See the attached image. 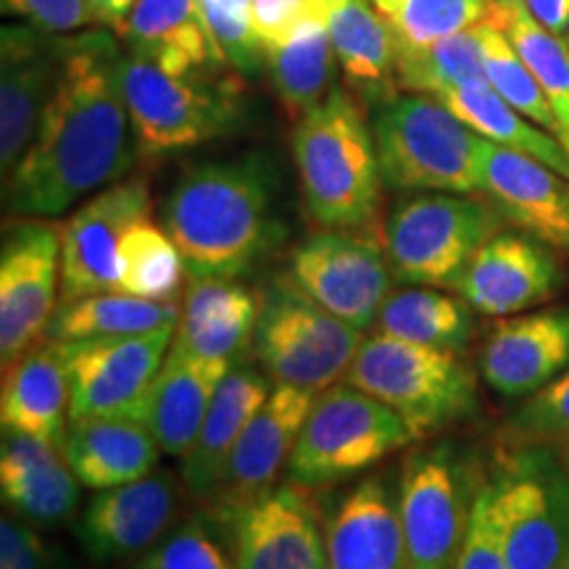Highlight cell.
<instances>
[{"label": "cell", "mask_w": 569, "mask_h": 569, "mask_svg": "<svg viewBox=\"0 0 569 569\" xmlns=\"http://www.w3.org/2000/svg\"><path fill=\"white\" fill-rule=\"evenodd\" d=\"M82 482L61 448L27 432L3 430L0 493L11 515L34 528H56L74 515Z\"/></svg>", "instance_id": "obj_25"}, {"label": "cell", "mask_w": 569, "mask_h": 569, "mask_svg": "<svg viewBox=\"0 0 569 569\" xmlns=\"http://www.w3.org/2000/svg\"><path fill=\"white\" fill-rule=\"evenodd\" d=\"M453 569H509L490 511V480H482L475 496L469 528Z\"/></svg>", "instance_id": "obj_45"}, {"label": "cell", "mask_w": 569, "mask_h": 569, "mask_svg": "<svg viewBox=\"0 0 569 569\" xmlns=\"http://www.w3.org/2000/svg\"><path fill=\"white\" fill-rule=\"evenodd\" d=\"M507 34L519 59L536 74L559 119V140L569 153V48L559 34L538 24L522 0H493L488 21Z\"/></svg>", "instance_id": "obj_37"}, {"label": "cell", "mask_w": 569, "mask_h": 569, "mask_svg": "<svg viewBox=\"0 0 569 569\" xmlns=\"http://www.w3.org/2000/svg\"><path fill=\"white\" fill-rule=\"evenodd\" d=\"M346 380L375 396L425 440L478 409L475 375L457 351L382 336L361 340Z\"/></svg>", "instance_id": "obj_6"}, {"label": "cell", "mask_w": 569, "mask_h": 569, "mask_svg": "<svg viewBox=\"0 0 569 569\" xmlns=\"http://www.w3.org/2000/svg\"><path fill=\"white\" fill-rule=\"evenodd\" d=\"M117 34L132 53L169 71L224 69L230 63L206 27L198 0H138Z\"/></svg>", "instance_id": "obj_30"}, {"label": "cell", "mask_w": 569, "mask_h": 569, "mask_svg": "<svg viewBox=\"0 0 569 569\" xmlns=\"http://www.w3.org/2000/svg\"><path fill=\"white\" fill-rule=\"evenodd\" d=\"M365 332L311 301L290 274H274L261 290L253 361L274 386L325 393L346 380Z\"/></svg>", "instance_id": "obj_7"}, {"label": "cell", "mask_w": 569, "mask_h": 569, "mask_svg": "<svg viewBox=\"0 0 569 569\" xmlns=\"http://www.w3.org/2000/svg\"><path fill=\"white\" fill-rule=\"evenodd\" d=\"M184 274L188 267L167 227L156 224L153 217H146L127 230L119 290L148 301H177L180 290L188 284Z\"/></svg>", "instance_id": "obj_38"}, {"label": "cell", "mask_w": 569, "mask_h": 569, "mask_svg": "<svg viewBox=\"0 0 569 569\" xmlns=\"http://www.w3.org/2000/svg\"><path fill=\"white\" fill-rule=\"evenodd\" d=\"M61 232L40 217H19L3 227L0 248V361L9 367L46 340L59 309Z\"/></svg>", "instance_id": "obj_13"}, {"label": "cell", "mask_w": 569, "mask_h": 569, "mask_svg": "<svg viewBox=\"0 0 569 569\" xmlns=\"http://www.w3.org/2000/svg\"><path fill=\"white\" fill-rule=\"evenodd\" d=\"M501 230V211L461 193L403 198L390 211L382 246L398 280L457 288L472 256Z\"/></svg>", "instance_id": "obj_9"}, {"label": "cell", "mask_w": 569, "mask_h": 569, "mask_svg": "<svg viewBox=\"0 0 569 569\" xmlns=\"http://www.w3.org/2000/svg\"><path fill=\"white\" fill-rule=\"evenodd\" d=\"M482 478L453 446L411 451L398 475V509L409 569H453Z\"/></svg>", "instance_id": "obj_11"}, {"label": "cell", "mask_w": 569, "mask_h": 569, "mask_svg": "<svg viewBox=\"0 0 569 569\" xmlns=\"http://www.w3.org/2000/svg\"><path fill=\"white\" fill-rule=\"evenodd\" d=\"M482 193L501 217L569 253V177L528 153L480 140Z\"/></svg>", "instance_id": "obj_22"}, {"label": "cell", "mask_w": 569, "mask_h": 569, "mask_svg": "<svg viewBox=\"0 0 569 569\" xmlns=\"http://www.w3.org/2000/svg\"><path fill=\"white\" fill-rule=\"evenodd\" d=\"M151 213V184L134 174L109 184L59 222L61 303L122 288V240Z\"/></svg>", "instance_id": "obj_15"}, {"label": "cell", "mask_w": 569, "mask_h": 569, "mask_svg": "<svg viewBox=\"0 0 569 569\" xmlns=\"http://www.w3.org/2000/svg\"><path fill=\"white\" fill-rule=\"evenodd\" d=\"M317 396L315 390L293 386L272 388L267 401L246 425L206 515H227L280 486Z\"/></svg>", "instance_id": "obj_18"}, {"label": "cell", "mask_w": 569, "mask_h": 569, "mask_svg": "<svg viewBox=\"0 0 569 569\" xmlns=\"http://www.w3.org/2000/svg\"><path fill=\"white\" fill-rule=\"evenodd\" d=\"M63 457L82 488L109 490L151 475L163 453L138 415H109L74 419Z\"/></svg>", "instance_id": "obj_28"}, {"label": "cell", "mask_w": 569, "mask_h": 569, "mask_svg": "<svg viewBox=\"0 0 569 569\" xmlns=\"http://www.w3.org/2000/svg\"><path fill=\"white\" fill-rule=\"evenodd\" d=\"M303 3L306 0H253V30L264 46V53L303 9Z\"/></svg>", "instance_id": "obj_47"}, {"label": "cell", "mask_w": 569, "mask_h": 569, "mask_svg": "<svg viewBox=\"0 0 569 569\" xmlns=\"http://www.w3.org/2000/svg\"><path fill=\"white\" fill-rule=\"evenodd\" d=\"M290 146L311 222L322 230H367L380 211L382 172L375 132L351 92L332 88L296 119Z\"/></svg>", "instance_id": "obj_3"}, {"label": "cell", "mask_w": 569, "mask_h": 569, "mask_svg": "<svg viewBox=\"0 0 569 569\" xmlns=\"http://www.w3.org/2000/svg\"><path fill=\"white\" fill-rule=\"evenodd\" d=\"M509 569H557L569 553V478L553 446H519L490 480Z\"/></svg>", "instance_id": "obj_10"}, {"label": "cell", "mask_w": 569, "mask_h": 569, "mask_svg": "<svg viewBox=\"0 0 569 569\" xmlns=\"http://www.w3.org/2000/svg\"><path fill=\"white\" fill-rule=\"evenodd\" d=\"M90 9L98 13L103 27H113V32L124 24V19L130 17L138 0H88Z\"/></svg>", "instance_id": "obj_49"}, {"label": "cell", "mask_w": 569, "mask_h": 569, "mask_svg": "<svg viewBox=\"0 0 569 569\" xmlns=\"http://www.w3.org/2000/svg\"><path fill=\"white\" fill-rule=\"evenodd\" d=\"M511 448L557 446L569 438V369L528 396V401L503 422Z\"/></svg>", "instance_id": "obj_42"}, {"label": "cell", "mask_w": 569, "mask_h": 569, "mask_svg": "<svg viewBox=\"0 0 569 569\" xmlns=\"http://www.w3.org/2000/svg\"><path fill=\"white\" fill-rule=\"evenodd\" d=\"M559 284V261L546 243L498 232L472 256L457 290L480 315L515 317L557 296Z\"/></svg>", "instance_id": "obj_21"}, {"label": "cell", "mask_w": 569, "mask_h": 569, "mask_svg": "<svg viewBox=\"0 0 569 569\" xmlns=\"http://www.w3.org/2000/svg\"><path fill=\"white\" fill-rule=\"evenodd\" d=\"M163 227L180 248L188 277H246L284 240L277 177L269 159L203 161L174 182Z\"/></svg>", "instance_id": "obj_2"}, {"label": "cell", "mask_w": 569, "mask_h": 569, "mask_svg": "<svg viewBox=\"0 0 569 569\" xmlns=\"http://www.w3.org/2000/svg\"><path fill=\"white\" fill-rule=\"evenodd\" d=\"M11 511L0 519V569H80L67 549Z\"/></svg>", "instance_id": "obj_44"}, {"label": "cell", "mask_w": 569, "mask_h": 569, "mask_svg": "<svg viewBox=\"0 0 569 569\" xmlns=\"http://www.w3.org/2000/svg\"><path fill=\"white\" fill-rule=\"evenodd\" d=\"M174 327L167 325L142 336L61 343L71 388V422L84 417L134 415L167 361Z\"/></svg>", "instance_id": "obj_16"}, {"label": "cell", "mask_w": 569, "mask_h": 569, "mask_svg": "<svg viewBox=\"0 0 569 569\" xmlns=\"http://www.w3.org/2000/svg\"><path fill=\"white\" fill-rule=\"evenodd\" d=\"M482 377L503 398H528L569 369V306L503 317L482 346Z\"/></svg>", "instance_id": "obj_23"}, {"label": "cell", "mask_w": 569, "mask_h": 569, "mask_svg": "<svg viewBox=\"0 0 569 569\" xmlns=\"http://www.w3.org/2000/svg\"><path fill=\"white\" fill-rule=\"evenodd\" d=\"M198 3L224 59L243 74H256L261 63H267V53L253 30V0H198Z\"/></svg>", "instance_id": "obj_43"}, {"label": "cell", "mask_w": 569, "mask_h": 569, "mask_svg": "<svg viewBox=\"0 0 569 569\" xmlns=\"http://www.w3.org/2000/svg\"><path fill=\"white\" fill-rule=\"evenodd\" d=\"M557 569H569V553H567V557H565V561H561V565H559Z\"/></svg>", "instance_id": "obj_51"}, {"label": "cell", "mask_w": 569, "mask_h": 569, "mask_svg": "<svg viewBox=\"0 0 569 569\" xmlns=\"http://www.w3.org/2000/svg\"><path fill=\"white\" fill-rule=\"evenodd\" d=\"M315 490L280 482L227 515L211 517L230 546L234 569H330Z\"/></svg>", "instance_id": "obj_14"}, {"label": "cell", "mask_w": 569, "mask_h": 569, "mask_svg": "<svg viewBox=\"0 0 569 569\" xmlns=\"http://www.w3.org/2000/svg\"><path fill=\"white\" fill-rule=\"evenodd\" d=\"M336 59L353 92L369 103L396 96V32L369 0H327Z\"/></svg>", "instance_id": "obj_32"}, {"label": "cell", "mask_w": 569, "mask_h": 569, "mask_svg": "<svg viewBox=\"0 0 569 569\" xmlns=\"http://www.w3.org/2000/svg\"><path fill=\"white\" fill-rule=\"evenodd\" d=\"M396 80L398 90L432 98H440L448 90L490 84L480 30L472 27L427 46L396 40Z\"/></svg>", "instance_id": "obj_36"}, {"label": "cell", "mask_w": 569, "mask_h": 569, "mask_svg": "<svg viewBox=\"0 0 569 569\" xmlns=\"http://www.w3.org/2000/svg\"><path fill=\"white\" fill-rule=\"evenodd\" d=\"M67 38L32 24L0 32V167L9 177L38 134L42 111L59 82Z\"/></svg>", "instance_id": "obj_19"}, {"label": "cell", "mask_w": 569, "mask_h": 569, "mask_svg": "<svg viewBox=\"0 0 569 569\" xmlns=\"http://www.w3.org/2000/svg\"><path fill=\"white\" fill-rule=\"evenodd\" d=\"M393 27L396 40L427 46L488 21L493 0H372Z\"/></svg>", "instance_id": "obj_39"}, {"label": "cell", "mask_w": 569, "mask_h": 569, "mask_svg": "<svg viewBox=\"0 0 569 569\" xmlns=\"http://www.w3.org/2000/svg\"><path fill=\"white\" fill-rule=\"evenodd\" d=\"M0 422L3 430L27 432L63 451L71 425V388L61 343L40 340L3 367Z\"/></svg>", "instance_id": "obj_27"}, {"label": "cell", "mask_w": 569, "mask_h": 569, "mask_svg": "<svg viewBox=\"0 0 569 569\" xmlns=\"http://www.w3.org/2000/svg\"><path fill=\"white\" fill-rule=\"evenodd\" d=\"M188 496L182 478L169 469L98 490L74 525L77 543L92 565L101 567L142 557L180 522Z\"/></svg>", "instance_id": "obj_17"}, {"label": "cell", "mask_w": 569, "mask_h": 569, "mask_svg": "<svg viewBox=\"0 0 569 569\" xmlns=\"http://www.w3.org/2000/svg\"><path fill=\"white\" fill-rule=\"evenodd\" d=\"M538 24L553 34H565L569 30V0H522Z\"/></svg>", "instance_id": "obj_48"}, {"label": "cell", "mask_w": 569, "mask_h": 569, "mask_svg": "<svg viewBox=\"0 0 569 569\" xmlns=\"http://www.w3.org/2000/svg\"><path fill=\"white\" fill-rule=\"evenodd\" d=\"M119 61V42L106 30L67 38L59 82L38 134L6 177V209L13 217H59L130 172L138 140Z\"/></svg>", "instance_id": "obj_1"}, {"label": "cell", "mask_w": 569, "mask_h": 569, "mask_svg": "<svg viewBox=\"0 0 569 569\" xmlns=\"http://www.w3.org/2000/svg\"><path fill=\"white\" fill-rule=\"evenodd\" d=\"M261 293L234 277L190 274L169 353L182 359L246 361L259 322Z\"/></svg>", "instance_id": "obj_24"}, {"label": "cell", "mask_w": 569, "mask_h": 569, "mask_svg": "<svg viewBox=\"0 0 569 569\" xmlns=\"http://www.w3.org/2000/svg\"><path fill=\"white\" fill-rule=\"evenodd\" d=\"M553 448H557L561 467H565V472H567V478H569V438L561 440V443H557Z\"/></svg>", "instance_id": "obj_50"}, {"label": "cell", "mask_w": 569, "mask_h": 569, "mask_svg": "<svg viewBox=\"0 0 569 569\" xmlns=\"http://www.w3.org/2000/svg\"><path fill=\"white\" fill-rule=\"evenodd\" d=\"M3 13L24 19L42 32L67 34L88 27H103L88 0H3Z\"/></svg>", "instance_id": "obj_46"}, {"label": "cell", "mask_w": 569, "mask_h": 569, "mask_svg": "<svg viewBox=\"0 0 569 569\" xmlns=\"http://www.w3.org/2000/svg\"><path fill=\"white\" fill-rule=\"evenodd\" d=\"M177 319H180L177 301H148L124 290H106L61 303L48 325L46 340L77 343L90 338L142 336L159 327L177 325Z\"/></svg>", "instance_id": "obj_33"}, {"label": "cell", "mask_w": 569, "mask_h": 569, "mask_svg": "<svg viewBox=\"0 0 569 569\" xmlns=\"http://www.w3.org/2000/svg\"><path fill=\"white\" fill-rule=\"evenodd\" d=\"M134 569H234L222 530L206 515L180 519Z\"/></svg>", "instance_id": "obj_41"}, {"label": "cell", "mask_w": 569, "mask_h": 569, "mask_svg": "<svg viewBox=\"0 0 569 569\" xmlns=\"http://www.w3.org/2000/svg\"><path fill=\"white\" fill-rule=\"evenodd\" d=\"M330 569H409L398 482L369 475L325 511Z\"/></svg>", "instance_id": "obj_20"}, {"label": "cell", "mask_w": 569, "mask_h": 569, "mask_svg": "<svg viewBox=\"0 0 569 569\" xmlns=\"http://www.w3.org/2000/svg\"><path fill=\"white\" fill-rule=\"evenodd\" d=\"M440 101L457 113L461 122L472 127L480 138L511 148V151L528 153L532 159L549 163L559 174L569 177V153L557 134L546 132L543 127L522 117L490 84L448 90L440 96Z\"/></svg>", "instance_id": "obj_35"}, {"label": "cell", "mask_w": 569, "mask_h": 569, "mask_svg": "<svg viewBox=\"0 0 569 569\" xmlns=\"http://www.w3.org/2000/svg\"><path fill=\"white\" fill-rule=\"evenodd\" d=\"M288 274L311 301L361 332L375 327L396 277L386 246L356 230L309 234L290 253Z\"/></svg>", "instance_id": "obj_12"}, {"label": "cell", "mask_w": 569, "mask_h": 569, "mask_svg": "<svg viewBox=\"0 0 569 569\" xmlns=\"http://www.w3.org/2000/svg\"><path fill=\"white\" fill-rule=\"evenodd\" d=\"M382 182L419 193H482L480 134L440 98L407 92L375 106Z\"/></svg>", "instance_id": "obj_4"}, {"label": "cell", "mask_w": 569, "mask_h": 569, "mask_svg": "<svg viewBox=\"0 0 569 569\" xmlns=\"http://www.w3.org/2000/svg\"><path fill=\"white\" fill-rule=\"evenodd\" d=\"M269 393H272V380L259 365L253 367L248 361H240L227 372L193 448L182 459L180 478L193 501L209 507L246 425L251 422Z\"/></svg>", "instance_id": "obj_26"}, {"label": "cell", "mask_w": 569, "mask_h": 569, "mask_svg": "<svg viewBox=\"0 0 569 569\" xmlns=\"http://www.w3.org/2000/svg\"><path fill=\"white\" fill-rule=\"evenodd\" d=\"M327 0H306L296 19L267 48V69L274 90L293 119H301L325 98L332 82V48Z\"/></svg>", "instance_id": "obj_31"}, {"label": "cell", "mask_w": 569, "mask_h": 569, "mask_svg": "<svg viewBox=\"0 0 569 569\" xmlns=\"http://www.w3.org/2000/svg\"><path fill=\"white\" fill-rule=\"evenodd\" d=\"M119 82L132 119L138 151L167 156L232 132L243 113V98L222 69L169 71L153 59L127 53Z\"/></svg>", "instance_id": "obj_5"}, {"label": "cell", "mask_w": 569, "mask_h": 569, "mask_svg": "<svg viewBox=\"0 0 569 569\" xmlns=\"http://www.w3.org/2000/svg\"><path fill=\"white\" fill-rule=\"evenodd\" d=\"M478 30L482 38V48H486L490 88L509 106H515L522 117H528L530 122H536L546 132L559 138V119L553 113L551 101L546 98L543 88H540L536 74L528 69V63L519 59V53L511 48L507 34L496 30L493 24H480Z\"/></svg>", "instance_id": "obj_40"}, {"label": "cell", "mask_w": 569, "mask_h": 569, "mask_svg": "<svg viewBox=\"0 0 569 569\" xmlns=\"http://www.w3.org/2000/svg\"><path fill=\"white\" fill-rule=\"evenodd\" d=\"M417 443L409 425L375 396L343 380L317 396L288 465V482L325 490Z\"/></svg>", "instance_id": "obj_8"}, {"label": "cell", "mask_w": 569, "mask_h": 569, "mask_svg": "<svg viewBox=\"0 0 569 569\" xmlns=\"http://www.w3.org/2000/svg\"><path fill=\"white\" fill-rule=\"evenodd\" d=\"M234 365L230 361H206L167 356L161 372L156 375L138 415L151 427L161 453L169 459H184L193 448L198 432L219 386Z\"/></svg>", "instance_id": "obj_29"}, {"label": "cell", "mask_w": 569, "mask_h": 569, "mask_svg": "<svg viewBox=\"0 0 569 569\" xmlns=\"http://www.w3.org/2000/svg\"><path fill=\"white\" fill-rule=\"evenodd\" d=\"M475 330L472 306L440 288L411 284L390 293L375 322V332L443 351H465Z\"/></svg>", "instance_id": "obj_34"}]
</instances>
